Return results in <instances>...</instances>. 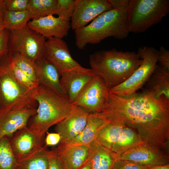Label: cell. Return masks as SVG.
I'll use <instances>...</instances> for the list:
<instances>
[{
  "label": "cell",
  "mask_w": 169,
  "mask_h": 169,
  "mask_svg": "<svg viewBox=\"0 0 169 169\" xmlns=\"http://www.w3.org/2000/svg\"><path fill=\"white\" fill-rule=\"evenodd\" d=\"M146 169H169V164L148 168Z\"/></svg>",
  "instance_id": "obj_40"
},
{
  "label": "cell",
  "mask_w": 169,
  "mask_h": 169,
  "mask_svg": "<svg viewBox=\"0 0 169 169\" xmlns=\"http://www.w3.org/2000/svg\"><path fill=\"white\" fill-rule=\"evenodd\" d=\"M36 113L37 109L31 106L0 111V138H10L17 131L27 126L29 119Z\"/></svg>",
  "instance_id": "obj_15"
},
{
  "label": "cell",
  "mask_w": 169,
  "mask_h": 169,
  "mask_svg": "<svg viewBox=\"0 0 169 169\" xmlns=\"http://www.w3.org/2000/svg\"><path fill=\"white\" fill-rule=\"evenodd\" d=\"M89 114L84 108L76 106L67 116L56 125L55 131L61 137L59 143L67 144L79 135L86 126Z\"/></svg>",
  "instance_id": "obj_16"
},
{
  "label": "cell",
  "mask_w": 169,
  "mask_h": 169,
  "mask_svg": "<svg viewBox=\"0 0 169 169\" xmlns=\"http://www.w3.org/2000/svg\"><path fill=\"white\" fill-rule=\"evenodd\" d=\"M90 145L92 151L89 162L91 169H112L118 155L96 140Z\"/></svg>",
  "instance_id": "obj_21"
},
{
  "label": "cell",
  "mask_w": 169,
  "mask_h": 169,
  "mask_svg": "<svg viewBox=\"0 0 169 169\" xmlns=\"http://www.w3.org/2000/svg\"><path fill=\"white\" fill-rule=\"evenodd\" d=\"M75 3V0H57L56 15L62 19L69 21L74 10Z\"/></svg>",
  "instance_id": "obj_30"
},
{
  "label": "cell",
  "mask_w": 169,
  "mask_h": 169,
  "mask_svg": "<svg viewBox=\"0 0 169 169\" xmlns=\"http://www.w3.org/2000/svg\"><path fill=\"white\" fill-rule=\"evenodd\" d=\"M108 90L102 78L95 74L84 87L72 104L84 108L90 113H100L107 102Z\"/></svg>",
  "instance_id": "obj_9"
},
{
  "label": "cell",
  "mask_w": 169,
  "mask_h": 169,
  "mask_svg": "<svg viewBox=\"0 0 169 169\" xmlns=\"http://www.w3.org/2000/svg\"><path fill=\"white\" fill-rule=\"evenodd\" d=\"M56 149L67 169H80L89 161L90 145L59 143Z\"/></svg>",
  "instance_id": "obj_18"
},
{
  "label": "cell",
  "mask_w": 169,
  "mask_h": 169,
  "mask_svg": "<svg viewBox=\"0 0 169 169\" xmlns=\"http://www.w3.org/2000/svg\"><path fill=\"white\" fill-rule=\"evenodd\" d=\"M9 31L4 29L0 35V56L9 51Z\"/></svg>",
  "instance_id": "obj_36"
},
{
  "label": "cell",
  "mask_w": 169,
  "mask_h": 169,
  "mask_svg": "<svg viewBox=\"0 0 169 169\" xmlns=\"http://www.w3.org/2000/svg\"><path fill=\"white\" fill-rule=\"evenodd\" d=\"M10 53L0 56V111L31 106L36 89H29L15 78L9 65Z\"/></svg>",
  "instance_id": "obj_5"
},
{
  "label": "cell",
  "mask_w": 169,
  "mask_h": 169,
  "mask_svg": "<svg viewBox=\"0 0 169 169\" xmlns=\"http://www.w3.org/2000/svg\"><path fill=\"white\" fill-rule=\"evenodd\" d=\"M27 26L47 39L52 37L62 39L67 36L71 28L69 21L53 15L32 19Z\"/></svg>",
  "instance_id": "obj_17"
},
{
  "label": "cell",
  "mask_w": 169,
  "mask_h": 169,
  "mask_svg": "<svg viewBox=\"0 0 169 169\" xmlns=\"http://www.w3.org/2000/svg\"><path fill=\"white\" fill-rule=\"evenodd\" d=\"M118 159L134 161L148 168L169 164V152L144 143L118 156Z\"/></svg>",
  "instance_id": "obj_11"
},
{
  "label": "cell",
  "mask_w": 169,
  "mask_h": 169,
  "mask_svg": "<svg viewBox=\"0 0 169 169\" xmlns=\"http://www.w3.org/2000/svg\"><path fill=\"white\" fill-rule=\"evenodd\" d=\"M47 151L46 147L37 154L18 163L16 169H48Z\"/></svg>",
  "instance_id": "obj_29"
},
{
  "label": "cell",
  "mask_w": 169,
  "mask_h": 169,
  "mask_svg": "<svg viewBox=\"0 0 169 169\" xmlns=\"http://www.w3.org/2000/svg\"><path fill=\"white\" fill-rule=\"evenodd\" d=\"M5 10L4 0H0V23L3 22V16Z\"/></svg>",
  "instance_id": "obj_39"
},
{
  "label": "cell",
  "mask_w": 169,
  "mask_h": 169,
  "mask_svg": "<svg viewBox=\"0 0 169 169\" xmlns=\"http://www.w3.org/2000/svg\"><path fill=\"white\" fill-rule=\"evenodd\" d=\"M131 0H109L112 8L127 11Z\"/></svg>",
  "instance_id": "obj_38"
},
{
  "label": "cell",
  "mask_w": 169,
  "mask_h": 169,
  "mask_svg": "<svg viewBox=\"0 0 169 169\" xmlns=\"http://www.w3.org/2000/svg\"><path fill=\"white\" fill-rule=\"evenodd\" d=\"M125 126L121 124L110 122L100 131L95 140L111 150L112 145L118 139Z\"/></svg>",
  "instance_id": "obj_25"
},
{
  "label": "cell",
  "mask_w": 169,
  "mask_h": 169,
  "mask_svg": "<svg viewBox=\"0 0 169 169\" xmlns=\"http://www.w3.org/2000/svg\"><path fill=\"white\" fill-rule=\"evenodd\" d=\"M145 166L136 162L125 160L117 159L112 169H146Z\"/></svg>",
  "instance_id": "obj_34"
},
{
  "label": "cell",
  "mask_w": 169,
  "mask_h": 169,
  "mask_svg": "<svg viewBox=\"0 0 169 169\" xmlns=\"http://www.w3.org/2000/svg\"><path fill=\"white\" fill-rule=\"evenodd\" d=\"M30 19L28 10L14 11L6 10L3 16V23L5 28L11 31L27 25Z\"/></svg>",
  "instance_id": "obj_26"
},
{
  "label": "cell",
  "mask_w": 169,
  "mask_h": 169,
  "mask_svg": "<svg viewBox=\"0 0 169 169\" xmlns=\"http://www.w3.org/2000/svg\"><path fill=\"white\" fill-rule=\"evenodd\" d=\"M10 53L12 61L14 64L33 82L39 85L37 69L35 62L19 54Z\"/></svg>",
  "instance_id": "obj_28"
},
{
  "label": "cell",
  "mask_w": 169,
  "mask_h": 169,
  "mask_svg": "<svg viewBox=\"0 0 169 169\" xmlns=\"http://www.w3.org/2000/svg\"><path fill=\"white\" fill-rule=\"evenodd\" d=\"M142 61L135 52L114 49L95 51L89 58L91 69L95 74L102 78L108 89L126 81Z\"/></svg>",
  "instance_id": "obj_2"
},
{
  "label": "cell",
  "mask_w": 169,
  "mask_h": 169,
  "mask_svg": "<svg viewBox=\"0 0 169 169\" xmlns=\"http://www.w3.org/2000/svg\"><path fill=\"white\" fill-rule=\"evenodd\" d=\"M74 31L75 45L83 49L88 44H96L109 37L123 39L129 33L127 11L112 8L90 23Z\"/></svg>",
  "instance_id": "obj_3"
},
{
  "label": "cell",
  "mask_w": 169,
  "mask_h": 169,
  "mask_svg": "<svg viewBox=\"0 0 169 169\" xmlns=\"http://www.w3.org/2000/svg\"><path fill=\"white\" fill-rule=\"evenodd\" d=\"M80 169H91L90 164L88 161Z\"/></svg>",
  "instance_id": "obj_41"
},
{
  "label": "cell",
  "mask_w": 169,
  "mask_h": 169,
  "mask_svg": "<svg viewBox=\"0 0 169 169\" xmlns=\"http://www.w3.org/2000/svg\"><path fill=\"white\" fill-rule=\"evenodd\" d=\"M9 65L15 78L23 86L28 89L33 90L36 89L38 85L14 64L11 59V53Z\"/></svg>",
  "instance_id": "obj_31"
},
{
  "label": "cell",
  "mask_w": 169,
  "mask_h": 169,
  "mask_svg": "<svg viewBox=\"0 0 169 169\" xmlns=\"http://www.w3.org/2000/svg\"><path fill=\"white\" fill-rule=\"evenodd\" d=\"M11 146L18 164L37 154L46 146L44 136L40 137L26 126L9 138Z\"/></svg>",
  "instance_id": "obj_10"
},
{
  "label": "cell",
  "mask_w": 169,
  "mask_h": 169,
  "mask_svg": "<svg viewBox=\"0 0 169 169\" xmlns=\"http://www.w3.org/2000/svg\"><path fill=\"white\" fill-rule=\"evenodd\" d=\"M144 143L145 142L135 130L125 125L118 139L112 145L111 151L119 156Z\"/></svg>",
  "instance_id": "obj_23"
},
{
  "label": "cell",
  "mask_w": 169,
  "mask_h": 169,
  "mask_svg": "<svg viewBox=\"0 0 169 169\" xmlns=\"http://www.w3.org/2000/svg\"><path fill=\"white\" fill-rule=\"evenodd\" d=\"M43 57L56 68L60 75L81 66L72 58L67 44L61 38H48L45 42Z\"/></svg>",
  "instance_id": "obj_12"
},
{
  "label": "cell",
  "mask_w": 169,
  "mask_h": 169,
  "mask_svg": "<svg viewBox=\"0 0 169 169\" xmlns=\"http://www.w3.org/2000/svg\"><path fill=\"white\" fill-rule=\"evenodd\" d=\"M33 98L38 106L29 127L40 137L44 136L49 128L62 121L76 107L67 96L40 84L36 88Z\"/></svg>",
  "instance_id": "obj_4"
},
{
  "label": "cell",
  "mask_w": 169,
  "mask_h": 169,
  "mask_svg": "<svg viewBox=\"0 0 169 169\" xmlns=\"http://www.w3.org/2000/svg\"><path fill=\"white\" fill-rule=\"evenodd\" d=\"M169 12V0H131L127 10L129 32H144Z\"/></svg>",
  "instance_id": "obj_6"
},
{
  "label": "cell",
  "mask_w": 169,
  "mask_h": 169,
  "mask_svg": "<svg viewBox=\"0 0 169 169\" xmlns=\"http://www.w3.org/2000/svg\"><path fill=\"white\" fill-rule=\"evenodd\" d=\"M95 74L91 68L81 66L61 74L60 82L62 88L73 104L84 87Z\"/></svg>",
  "instance_id": "obj_14"
},
{
  "label": "cell",
  "mask_w": 169,
  "mask_h": 169,
  "mask_svg": "<svg viewBox=\"0 0 169 169\" xmlns=\"http://www.w3.org/2000/svg\"><path fill=\"white\" fill-rule=\"evenodd\" d=\"M110 122L98 113H90L83 130L67 144L90 145L95 140L101 129Z\"/></svg>",
  "instance_id": "obj_20"
},
{
  "label": "cell",
  "mask_w": 169,
  "mask_h": 169,
  "mask_svg": "<svg viewBox=\"0 0 169 169\" xmlns=\"http://www.w3.org/2000/svg\"><path fill=\"white\" fill-rule=\"evenodd\" d=\"M147 82V90L156 97L169 99V70L158 65Z\"/></svg>",
  "instance_id": "obj_22"
},
{
  "label": "cell",
  "mask_w": 169,
  "mask_h": 169,
  "mask_svg": "<svg viewBox=\"0 0 169 169\" xmlns=\"http://www.w3.org/2000/svg\"><path fill=\"white\" fill-rule=\"evenodd\" d=\"M29 2V0H4L6 10L14 11L28 10Z\"/></svg>",
  "instance_id": "obj_32"
},
{
  "label": "cell",
  "mask_w": 169,
  "mask_h": 169,
  "mask_svg": "<svg viewBox=\"0 0 169 169\" xmlns=\"http://www.w3.org/2000/svg\"><path fill=\"white\" fill-rule=\"evenodd\" d=\"M49 160L48 169H67L56 149L47 151Z\"/></svg>",
  "instance_id": "obj_33"
},
{
  "label": "cell",
  "mask_w": 169,
  "mask_h": 169,
  "mask_svg": "<svg viewBox=\"0 0 169 169\" xmlns=\"http://www.w3.org/2000/svg\"><path fill=\"white\" fill-rule=\"evenodd\" d=\"M9 51L21 54L35 62L44 56L46 38L27 25L9 31Z\"/></svg>",
  "instance_id": "obj_8"
},
{
  "label": "cell",
  "mask_w": 169,
  "mask_h": 169,
  "mask_svg": "<svg viewBox=\"0 0 169 169\" xmlns=\"http://www.w3.org/2000/svg\"><path fill=\"white\" fill-rule=\"evenodd\" d=\"M98 113L134 129L145 143L169 151V99L165 96L156 97L147 90L126 97L109 92Z\"/></svg>",
  "instance_id": "obj_1"
},
{
  "label": "cell",
  "mask_w": 169,
  "mask_h": 169,
  "mask_svg": "<svg viewBox=\"0 0 169 169\" xmlns=\"http://www.w3.org/2000/svg\"><path fill=\"white\" fill-rule=\"evenodd\" d=\"M28 10L31 19L56 14L57 0H29Z\"/></svg>",
  "instance_id": "obj_24"
},
{
  "label": "cell",
  "mask_w": 169,
  "mask_h": 169,
  "mask_svg": "<svg viewBox=\"0 0 169 169\" xmlns=\"http://www.w3.org/2000/svg\"><path fill=\"white\" fill-rule=\"evenodd\" d=\"M158 51V65L169 70V51L161 46Z\"/></svg>",
  "instance_id": "obj_35"
},
{
  "label": "cell",
  "mask_w": 169,
  "mask_h": 169,
  "mask_svg": "<svg viewBox=\"0 0 169 169\" xmlns=\"http://www.w3.org/2000/svg\"><path fill=\"white\" fill-rule=\"evenodd\" d=\"M137 53L142 60L141 63L126 81L109 89V93L121 97L128 96L136 93L148 81L158 66V51L153 47L141 46Z\"/></svg>",
  "instance_id": "obj_7"
},
{
  "label": "cell",
  "mask_w": 169,
  "mask_h": 169,
  "mask_svg": "<svg viewBox=\"0 0 169 169\" xmlns=\"http://www.w3.org/2000/svg\"><path fill=\"white\" fill-rule=\"evenodd\" d=\"M5 28L3 22L0 23V35L3 29Z\"/></svg>",
  "instance_id": "obj_42"
},
{
  "label": "cell",
  "mask_w": 169,
  "mask_h": 169,
  "mask_svg": "<svg viewBox=\"0 0 169 169\" xmlns=\"http://www.w3.org/2000/svg\"><path fill=\"white\" fill-rule=\"evenodd\" d=\"M44 142L46 146L58 145L61 140V136L58 133H49L47 131Z\"/></svg>",
  "instance_id": "obj_37"
},
{
  "label": "cell",
  "mask_w": 169,
  "mask_h": 169,
  "mask_svg": "<svg viewBox=\"0 0 169 169\" xmlns=\"http://www.w3.org/2000/svg\"><path fill=\"white\" fill-rule=\"evenodd\" d=\"M35 62L37 69L39 84L43 85L59 94L67 96L61 85L60 75L56 68L44 57L38 59Z\"/></svg>",
  "instance_id": "obj_19"
},
{
  "label": "cell",
  "mask_w": 169,
  "mask_h": 169,
  "mask_svg": "<svg viewBox=\"0 0 169 169\" xmlns=\"http://www.w3.org/2000/svg\"><path fill=\"white\" fill-rule=\"evenodd\" d=\"M112 9L109 0H75L71 19V28L75 30L87 25L100 15Z\"/></svg>",
  "instance_id": "obj_13"
},
{
  "label": "cell",
  "mask_w": 169,
  "mask_h": 169,
  "mask_svg": "<svg viewBox=\"0 0 169 169\" xmlns=\"http://www.w3.org/2000/svg\"><path fill=\"white\" fill-rule=\"evenodd\" d=\"M18 164L9 138L5 136L0 138V169H16Z\"/></svg>",
  "instance_id": "obj_27"
}]
</instances>
